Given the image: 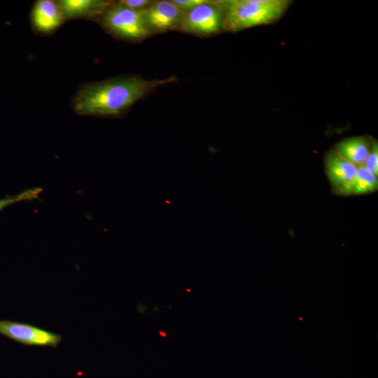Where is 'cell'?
I'll use <instances>...</instances> for the list:
<instances>
[{"instance_id":"6da1fadb","label":"cell","mask_w":378,"mask_h":378,"mask_svg":"<svg viewBox=\"0 0 378 378\" xmlns=\"http://www.w3.org/2000/svg\"><path fill=\"white\" fill-rule=\"evenodd\" d=\"M178 80L175 76L146 80L129 75L83 85L73 97L71 106L80 115L120 116L137 101L157 88Z\"/></svg>"},{"instance_id":"7a4b0ae2","label":"cell","mask_w":378,"mask_h":378,"mask_svg":"<svg viewBox=\"0 0 378 378\" xmlns=\"http://www.w3.org/2000/svg\"><path fill=\"white\" fill-rule=\"evenodd\" d=\"M223 16V30L239 31L267 24L279 20L290 1L287 0H215Z\"/></svg>"},{"instance_id":"3957f363","label":"cell","mask_w":378,"mask_h":378,"mask_svg":"<svg viewBox=\"0 0 378 378\" xmlns=\"http://www.w3.org/2000/svg\"><path fill=\"white\" fill-rule=\"evenodd\" d=\"M97 21L108 34L128 42H141L152 36L144 11L129 8L119 1H114Z\"/></svg>"},{"instance_id":"277c9868","label":"cell","mask_w":378,"mask_h":378,"mask_svg":"<svg viewBox=\"0 0 378 378\" xmlns=\"http://www.w3.org/2000/svg\"><path fill=\"white\" fill-rule=\"evenodd\" d=\"M223 30V16L213 1L204 3L186 13L178 30L180 31L207 37Z\"/></svg>"},{"instance_id":"5b68a950","label":"cell","mask_w":378,"mask_h":378,"mask_svg":"<svg viewBox=\"0 0 378 378\" xmlns=\"http://www.w3.org/2000/svg\"><path fill=\"white\" fill-rule=\"evenodd\" d=\"M0 334L29 346L57 347L62 336L38 326L9 320H0Z\"/></svg>"},{"instance_id":"8992f818","label":"cell","mask_w":378,"mask_h":378,"mask_svg":"<svg viewBox=\"0 0 378 378\" xmlns=\"http://www.w3.org/2000/svg\"><path fill=\"white\" fill-rule=\"evenodd\" d=\"M184 15L172 0L154 1L144 11L146 26L152 35L178 30Z\"/></svg>"},{"instance_id":"52a82bcc","label":"cell","mask_w":378,"mask_h":378,"mask_svg":"<svg viewBox=\"0 0 378 378\" xmlns=\"http://www.w3.org/2000/svg\"><path fill=\"white\" fill-rule=\"evenodd\" d=\"M34 30L38 34H52L65 21L57 1L38 0L30 15Z\"/></svg>"},{"instance_id":"ba28073f","label":"cell","mask_w":378,"mask_h":378,"mask_svg":"<svg viewBox=\"0 0 378 378\" xmlns=\"http://www.w3.org/2000/svg\"><path fill=\"white\" fill-rule=\"evenodd\" d=\"M65 20L88 19L97 20L114 1L106 0L57 1Z\"/></svg>"},{"instance_id":"9c48e42d","label":"cell","mask_w":378,"mask_h":378,"mask_svg":"<svg viewBox=\"0 0 378 378\" xmlns=\"http://www.w3.org/2000/svg\"><path fill=\"white\" fill-rule=\"evenodd\" d=\"M324 168L334 192L349 183L357 171L356 165L339 155L332 149L325 155Z\"/></svg>"},{"instance_id":"30bf717a","label":"cell","mask_w":378,"mask_h":378,"mask_svg":"<svg viewBox=\"0 0 378 378\" xmlns=\"http://www.w3.org/2000/svg\"><path fill=\"white\" fill-rule=\"evenodd\" d=\"M370 146V136L346 138L337 143L332 150L357 167L364 164Z\"/></svg>"},{"instance_id":"8fae6325","label":"cell","mask_w":378,"mask_h":378,"mask_svg":"<svg viewBox=\"0 0 378 378\" xmlns=\"http://www.w3.org/2000/svg\"><path fill=\"white\" fill-rule=\"evenodd\" d=\"M378 176L363 165L357 167L352 180L335 193L339 195H360L374 192L378 189Z\"/></svg>"},{"instance_id":"7c38bea8","label":"cell","mask_w":378,"mask_h":378,"mask_svg":"<svg viewBox=\"0 0 378 378\" xmlns=\"http://www.w3.org/2000/svg\"><path fill=\"white\" fill-rule=\"evenodd\" d=\"M42 191L41 188H34L24 190L15 195L7 196L6 198L0 199V211L11 204L38 199Z\"/></svg>"},{"instance_id":"4fadbf2b","label":"cell","mask_w":378,"mask_h":378,"mask_svg":"<svg viewBox=\"0 0 378 378\" xmlns=\"http://www.w3.org/2000/svg\"><path fill=\"white\" fill-rule=\"evenodd\" d=\"M368 171L378 176V143L370 137V146L366 160L363 164Z\"/></svg>"},{"instance_id":"5bb4252c","label":"cell","mask_w":378,"mask_h":378,"mask_svg":"<svg viewBox=\"0 0 378 378\" xmlns=\"http://www.w3.org/2000/svg\"><path fill=\"white\" fill-rule=\"evenodd\" d=\"M154 1L150 0H121L119 2L123 6L139 11H144L148 9Z\"/></svg>"},{"instance_id":"9a60e30c","label":"cell","mask_w":378,"mask_h":378,"mask_svg":"<svg viewBox=\"0 0 378 378\" xmlns=\"http://www.w3.org/2000/svg\"><path fill=\"white\" fill-rule=\"evenodd\" d=\"M206 0H172V1L183 13H187Z\"/></svg>"},{"instance_id":"2e32d148","label":"cell","mask_w":378,"mask_h":378,"mask_svg":"<svg viewBox=\"0 0 378 378\" xmlns=\"http://www.w3.org/2000/svg\"><path fill=\"white\" fill-rule=\"evenodd\" d=\"M158 332H159V335L160 336H162V337H167V333H165V332H162L161 330H160Z\"/></svg>"}]
</instances>
